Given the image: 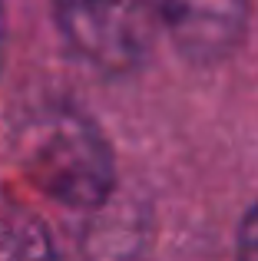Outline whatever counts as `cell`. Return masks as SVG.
<instances>
[{
	"label": "cell",
	"mask_w": 258,
	"mask_h": 261,
	"mask_svg": "<svg viewBox=\"0 0 258 261\" xmlns=\"http://www.w3.org/2000/svg\"><path fill=\"white\" fill-rule=\"evenodd\" d=\"M53 251L57 245L37 215L20 205H0V258H40Z\"/></svg>",
	"instance_id": "cell-4"
},
{
	"label": "cell",
	"mask_w": 258,
	"mask_h": 261,
	"mask_svg": "<svg viewBox=\"0 0 258 261\" xmlns=\"http://www.w3.org/2000/svg\"><path fill=\"white\" fill-rule=\"evenodd\" d=\"M169 40L186 60L212 66L242 46L252 0H149Z\"/></svg>",
	"instance_id": "cell-3"
},
{
	"label": "cell",
	"mask_w": 258,
	"mask_h": 261,
	"mask_svg": "<svg viewBox=\"0 0 258 261\" xmlns=\"http://www.w3.org/2000/svg\"><path fill=\"white\" fill-rule=\"evenodd\" d=\"M239 255L258 258V202L245 212V218L239 225Z\"/></svg>",
	"instance_id": "cell-5"
},
{
	"label": "cell",
	"mask_w": 258,
	"mask_h": 261,
	"mask_svg": "<svg viewBox=\"0 0 258 261\" xmlns=\"http://www.w3.org/2000/svg\"><path fill=\"white\" fill-rule=\"evenodd\" d=\"M70 50L106 76H123L149 60L156 13L149 0H53Z\"/></svg>",
	"instance_id": "cell-2"
},
{
	"label": "cell",
	"mask_w": 258,
	"mask_h": 261,
	"mask_svg": "<svg viewBox=\"0 0 258 261\" xmlns=\"http://www.w3.org/2000/svg\"><path fill=\"white\" fill-rule=\"evenodd\" d=\"M4 57H7V13L4 0H0V70H4Z\"/></svg>",
	"instance_id": "cell-6"
},
{
	"label": "cell",
	"mask_w": 258,
	"mask_h": 261,
	"mask_svg": "<svg viewBox=\"0 0 258 261\" xmlns=\"http://www.w3.org/2000/svg\"><path fill=\"white\" fill-rule=\"evenodd\" d=\"M10 149L33 189L73 212L103 208L116 189V159L106 136L70 106L27 113Z\"/></svg>",
	"instance_id": "cell-1"
}]
</instances>
